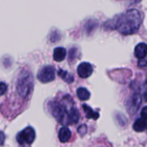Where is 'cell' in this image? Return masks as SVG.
<instances>
[{
    "label": "cell",
    "instance_id": "obj_19",
    "mask_svg": "<svg viewBox=\"0 0 147 147\" xmlns=\"http://www.w3.org/2000/svg\"><path fill=\"white\" fill-rule=\"evenodd\" d=\"M141 0H134V3H139V2H140Z\"/></svg>",
    "mask_w": 147,
    "mask_h": 147
},
{
    "label": "cell",
    "instance_id": "obj_5",
    "mask_svg": "<svg viewBox=\"0 0 147 147\" xmlns=\"http://www.w3.org/2000/svg\"><path fill=\"white\" fill-rule=\"evenodd\" d=\"M38 79L41 83H49L54 80L55 78V70L53 66L47 65L42 67L37 75Z\"/></svg>",
    "mask_w": 147,
    "mask_h": 147
},
{
    "label": "cell",
    "instance_id": "obj_9",
    "mask_svg": "<svg viewBox=\"0 0 147 147\" xmlns=\"http://www.w3.org/2000/svg\"><path fill=\"white\" fill-rule=\"evenodd\" d=\"M66 56V51L64 47H56L53 51V59L54 60L60 62L65 59Z\"/></svg>",
    "mask_w": 147,
    "mask_h": 147
},
{
    "label": "cell",
    "instance_id": "obj_1",
    "mask_svg": "<svg viewBox=\"0 0 147 147\" xmlns=\"http://www.w3.org/2000/svg\"><path fill=\"white\" fill-rule=\"evenodd\" d=\"M141 22L140 12L137 9H129L119 17L115 28L122 34H132L139 30Z\"/></svg>",
    "mask_w": 147,
    "mask_h": 147
},
{
    "label": "cell",
    "instance_id": "obj_11",
    "mask_svg": "<svg viewBox=\"0 0 147 147\" xmlns=\"http://www.w3.org/2000/svg\"><path fill=\"white\" fill-rule=\"evenodd\" d=\"M83 109H84V112H85V115H86L87 118H90V119H94V120L98 119L99 114L96 113V112H95V111H94L91 108H90L88 105H86V104L83 105Z\"/></svg>",
    "mask_w": 147,
    "mask_h": 147
},
{
    "label": "cell",
    "instance_id": "obj_18",
    "mask_svg": "<svg viewBox=\"0 0 147 147\" xmlns=\"http://www.w3.org/2000/svg\"><path fill=\"white\" fill-rule=\"evenodd\" d=\"M3 141H4V134L2 132H0V145H2Z\"/></svg>",
    "mask_w": 147,
    "mask_h": 147
},
{
    "label": "cell",
    "instance_id": "obj_20",
    "mask_svg": "<svg viewBox=\"0 0 147 147\" xmlns=\"http://www.w3.org/2000/svg\"><path fill=\"white\" fill-rule=\"evenodd\" d=\"M146 88H147V83H146Z\"/></svg>",
    "mask_w": 147,
    "mask_h": 147
},
{
    "label": "cell",
    "instance_id": "obj_10",
    "mask_svg": "<svg viewBox=\"0 0 147 147\" xmlns=\"http://www.w3.org/2000/svg\"><path fill=\"white\" fill-rule=\"evenodd\" d=\"M146 127V120L143 118H140L137 119L136 121L134 124V129L136 132H143Z\"/></svg>",
    "mask_w": 147,
    "mask_h": 147
},
{
    "label": "cell",
    "instance_id": "obj_14",
    "mask_svg": "<svg viewBox=\"0 0 147 147\" xmlns=\"http://www.w3.org/2000/svg\"><path fill=\"white\" fill-rule=\"evenodd\" d=\"M59 76L61 77V78H62L65 82H67V83H71V82H73V80H74L72 75L69 74L67 71H62V70H60V71H59Z\"/></svg>",
    "mask_w": 147,
    "mask_h": 147
},
{
    "label": "cell",
    "instance_id": "obj_16",
    "mask_svg": "<svg viewBox=\"0 0 147 147\" xmlns=\"http://www.w3.org/2000/svg\"><path fill=\"white\" fill-rule=\"evenodd\" d=\"M86 131H87V127L85 125H83L78 128V133L81 134V135H84V134H86Z\"/></svg>",
    "mask_w": 147,
    "mask_h": 147
},
{
    "label": "cell",
    "instance_id": "obj_12",
    "mask_svg": "<svg viewBox=\"0 0 147 147\" xmlns=\"http://www.w3.org/2000/svg\"><path fill=\"white\" fill-rule=\"evenodd\" d=\"M77 95L78 97L82 100V101H86L90 98V93L89 92V90L85 88H79L77 90Z\"/></svg>",
    "mask_w": 147,
    "mask_h": 147
},
{
    "label": "cell",
    "instance_id": "obj_21",
    "mask_svg": "<svg viewBox=\"0 0 147 147\" xmlns=\"http://www.w3.org/2000/svg\"><path fill=\"white\" fill-rule=\"evenodd\" d=\"M146 127H147V126H146Z\"/></svg>",
    "mask_w": 147,
    "mask_h": 147
},
{
    "label": "cell",
    "instance_id": "obj_13",
    "mask_svg": "<svg viewBox=\"0 0 147 147\" xmlns=\"http://www.w3.org/2000/svg\"><path fill=\"white\" fill-rule=\"evenodd\" d=\"M69 116L71 123H77L79 120V113L77 109L71 108L69 111Z\"/></svg>",
    "mask_w": 147,
    "mask_h": 147
},
{
    "label": "cell",
    "instance_id": "obj_3",
    "mask_svg": "<svg viewBox=\"0 0 147 147\" xmlns=\"http://www.w3.org/2000/svg\"><path fill=\"white\" fill-rule=\"evenodd\" d=\"M51 111L53 115L56 118V120L62 125L67 126L69 124H71L70 116H69V111L66 109V108L58 102H53L51 104Z\"/></svg>",
    "mask_w": 147,
    "mask_h": 147
},
{
    "label": "cell",
    "instance_id": "obj_7",
    "mask_svg": "<svg viewBox=\"0 0 147 147\" xmlns=\"http://www.w3.org/2000/svg\"><path fill=\"white\" fill-rule=\"evenodd\" d=\"M135 57L139 59H145L147 55V45L146 43H140L135 47L134 49Z\"/></svg>",
    "mask_w": 147,
    "mask_h": 147
},
{
    "label": "cell",
    "instance_id": "obj_2",
    "mask_svg": "<svg viewBox=\"0 0 147 147\" xmlns=\"http://www.w3.org/2000/svg\"><path fill=\"white\" fill-rule=\"evenodd\" d=\"M33 87V77L28 71H22L17 82V91L22 97H27Z\"/></svg>",
    "mask_w": 147,
    "mask_h": 147
},
{
    "label": "cell",
    "instance_id": "obj_4",
    "mask_svg": "<svg viewBox=\"0 0 147 147\" xmlns=\"http://www.w3.org/2000/svg\"><path fill=\"white\" fill-rule=\"evenodd\" d=\"M35 139V132L31 127H28L16 135V140L20 145H30Z\"/></svg>",
    "mask_w": 147,
    "mask_h": 147
},
{
    "label": "cell",
    "instance_id": "obj_17",
    "mask_svg": "<svg viewBox=\"0 0 147 147\" xmlns=\"http://www.w3.org/2000/svg\"><path fill=\"white\" fill-rule=\"evenodd\" d=\"M141 116H142L143 119L147 120V107H145V108L142 109V110H141Z\"/></svg>",
    "mask_w": 147,
    "mask_h": 147
},
{
    "label": "cell",
    "instance_id": "obj_8",
    "mask_svg": "<svg viewBox=\"0 0 147 147\" xmlns=\"http://www.w3.org/2000/svg\"><path fill=\"white\" fill-rule=\"evenodd\" d=\"M71 135V133L70 129L66 127H61L59 132V139L62 143L67 142L70 140Z\"/></svg>",
    "mask_w": 147,
    "mask_h": 147
},
{
    "label": "cell",
    "instance_id": "obj_6",
    "mask_svg": "<svg viewBox=\"0 0 147 147\" xmlns=\"http://www.w3.org/2000/svg\"><path fill=\"white\" fill-rule=\"evenodd\" d=\"M78 74L82 78H89L92 72H93V67L92 65L88 62H83L78 66Z\"/></svg>",
    "mask_w": 147,
    "mask_h": 147
},
{
    "label": "cell",
    "instance_id": "obj_15",
    "mask_svg": "<svg viewBox=\"0 0 147 147\" xmlns=\"http://www.w3.org/2000/svg\"><path fill=\"white\" fill-rule=\"evenodd\" d=\"M6 90H7V85H6V84L1 82L0 83V96L3 95L6 92Z\"/></svg>",
    "mask_w": 147,
    "mask_h": 147
}]
</instances>
